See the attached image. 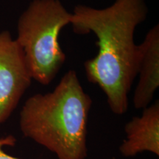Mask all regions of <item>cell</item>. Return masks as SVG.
<instances>
[{"label":"cell","instance_id":"1","mask_svg":"<svg viewBox=\"0 0 159 159\" xmlns=\"http://www.w3.org/2000/svg\"><path fill=\"white\" fill-rule=\"evenodd\" d=\"M148 13L144 0H116L102 9L78 5L71 13L70 25L75 33L96 35L98 52L85 61V75L89 82L102 89L116 115L128 110V94L138 66L134 33Z\"/></svg>","mask_w":159,"mask_h":159},{"label":"cell","instance_id":"2","mask_svg":"<svg viewBox=\"0 0 159 159\" xmlns=\"http://www.w3.org/2000/svg\"><path fill=\"white\" fill-rule=\"evenodd\" d=\"M91 106L76 71L69 70L52 91L27 99L20 112V130L58 159H85Z\"/></svg>","mask_w":159,"mask_h":159},{"label":"cell","instance_id":"3","mask_svg":"<svg viewBox=\"0 0 159 159\" xmlns=\"http://www.w3.org/2000/svg\"><path fill=\"white\" fill-rule=\"evenodd\" d=\"M71 17L60 0H33L19 18L16 40L32 79L40 84L52 82L65 63L58 39Z\"/></svg>","mask_w":159,"mask_h":159},{"label":"cell","instance_id":"4","mask_svg":"<svg viewBox=\"0 0 159 159\" xmlns=\"http://www.w3.org/2000/svg\"><path fill=\"white\" fill-rule=\"evenodd\" d=\"M33 80L24 53L9 31L0 33V124L16 108Z\"/></svg>","mask_w":159,"mask_h":159},{"label":"cell","instance_id":"5","mask_svg":"<svg viewBox=\"0 0 159 159\" xmlns=\"http://www.w3.org/2000/svg\"><path fill=\"white\" fill-rule=\"evenodd\" d=\"M137 75H139L134 95V105L144 109L150 105L159 86V26L155 25L144 41L138 45Z\"/></svg>","mask_w":159,"mask_h":159},{"label":"cell","instance_id":"6","mask_svg":"<svg viewBox=\"0 0 159 159\" xmlns=\"http://www.w3.org/2000/svg\"><path fill=\"white\" fill-rule=\"evenodd\" d=\"M126 139L119 147L125 157H134L150 152L159 156V102L143 109L140 116H134L125 126Z\"/></svg>","mask_w":159,"mask_h":159},{"label":"cell","instance_id":"7","mask_svg":"<svg viewBox=\"0 0 159 159\" xmlns=\"http://www.w3.org/2000/svg\"><path fill=\"white\" fill-rule=\"evenodd\" d=\"M16 143V139L12 135L0 139V159H21L10 156L3 150V148L5 146L13 147Z\"/></svg>","mask_w":159,"mask_h":159}]
</instances>
